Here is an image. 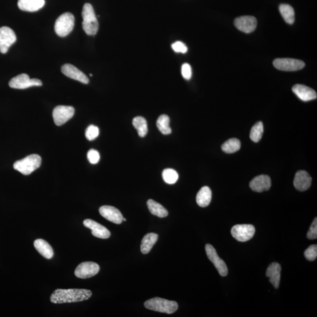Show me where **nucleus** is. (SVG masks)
<instances>
[{
	"instance_id": "0eeeda50",
	"label": "nucleus",
	"mask_w": 317,
	"mask_h": 317,
	"mask_svg": "<svg viewBox=\"0 0 317 317\" xmlns=\"http://www.w3.org/2000/svg\"><path fill=\"white\" fill-rule=\"evenodd\" d=\"M231 235L237 241L245 242L252 239L255 233V228L251 224H237L231 230Z\"/></svg>"
},
{
	"instance_id": "a211bd4d",
	"label": "nucleus",
	"mask_w": 317,
	"mask_h": 317,
	"mask_svg": "<svg viewBox=\"0 0 317 317\" xmlns=\"http://www.w3.org/2000/svg\"><path fill=\"white\" fill-rule=\"evenodd\" d=\"M271 186L270 177L264 174L256 176L250 183V188L256 192L267 191L270 189Z\"/></svg>"
},
{
	"instance_id": "6e6552de",
	"label": "nucleus",
	"mask_w": 317,
	"mask_h": 317,
	"mask_svg": "<svg viewBox=\"0 0 317 317\" xmlns=\"http://www.w3.org/2000/svg\"><path fill=\"white\" fill-rule=\"evenodd\" d=\"M75 109L72 106H59L53 110V121L57 126H61L74 116Z\"/></svg>"
},
{
	"instance_id": "9d476101",
	"label": "nucleus",
	"mask_w": 317,
	"mask_h": 317,
	"mask_svg": "<svg viewBox=\"0 0 317 317\" xmlns=\"http://www.w3.org/2000/svg\"><path fill=\"white\" fill-rule=\"evenodd\" d=\"M100 269V265L97 263L91 262H83L76 268L75 275L79 278H89L97 275Z\"/></svg>"
},
{
	"instance_id": "7ed1b4c3",
	"label": "nucleus",
	"mask_w": 317,
	"mask_h": 317,
	"mask_svg": "<svg viewBox=\"0 0 317 317\" xmlns=\"http://www.w3.org/2000/svg\"><path fill=\"white\" fill-rule=\"evenodd\" d=\"M146 308L155 312L173 314L178 309V304L174 301H169L159 297L149 300L144 304Z\"/></svg>"
},
{
	"instance_id": "ddd939ff",
	"label": "nucleus",
	"mask_w": 317,
	"mask_h": 317,
	"mask_svg": "<svg viewBox=\"0 0 317 317\" xmlns=\"http://www.w3.org/2000/svg\"><path fill=\"white\" fill-rule=\"evenodd\" d=\"M234 25L238 30L243 33L249 34L256 30L258 21L253 16H242L235 19Z\"/></svg>"
},
{
	"instance_id": "f704fd0d",
	"label": "nucleus",
	"mask_w": 317,
	"mask_h": 317,
	"mask_svg": "<svg viewBox=\"0 0 317 317\" xmlns=\"http://www.w3.org/2000/svg\"><path fill=\"white\" fill-rule=\"evenodd\" d=\"M172 48L174 52L177 53H185L188 52V47L181 41H177L173 43Z\"/></svg>"
},
{
	"instance_id": "dca6fc26",
	"label": "nucleus",
	"mask_w": 317,
	"mask_h": 317,
	"mask_svg": "<svg viewBox=\"0 0 317 317\" xmlns=\"http://www.w3.org/2000/svg\"><path fill=\"white\" fill-rule=\"evenodd\" d=\"M83 223L85 227L91 230L92 234L95 237L106 239L110 236V231L106 227L93 220H85Z\"/></svg>"
},
{
	"instance_id": "bb28decb",
	"label": "nucleus",
	"mask_w": 317,
	"mask_h": 317,
	"mask_svg": "<svg viewBox=\"0 0 317 317\" xmlns=\"http://www.w3.org/2000/svg\"><path fill=\"white\" fill-rule=\"evenodd\" d=\"M282 17L288 24H293L295 21V12L294 8L291 5L282 4L279 7Z\"/></svg>"
},
{
	"instance_id": "72a5a7b5",
	"label": "nucleus",
	"mask_w": 317,
	"mask_h": 317,
	"mask_svg": "<svg viewBox=\"0 0 317 317\" xmlns=\"http://www.w3.org/2000/svg\"><path fill=\"white\" fill-rule=\"evenodd\" d=\"M87 157L89 161L92 164H97L100 159L99 152L95 150L89 151Z\"/></svg>"
},
{
	"instance_id": "4be33fe9",
	"label": "nucleus",
	"mask_w": 317,
	"mask_h": 317,
	"mask_svg": "<svg viewBox=\"0 0 317 317\" xmlns=\"http://www.w3.org/2000/svg\"><path fill=\"white\" fill-rule=\"evenodd\" d=\"M35 248L41 256L47 259H51L53 258V251L52 247L50 244L43 239H37L34 243Z\"/></svg>"
},
{
	"instance_id": "9b49d317",
	"label": "nucleus",
	"mask_w": 317,
	"mask_h": 317,
	"mask_svg": "<svg viewBox=\"0 0 317 317\" xmlns=\"http://www.w3.org/2000/svg\"><path fill=\"white\" fill-rule=\"evenodd\" d=\"M17 37L13 30L8 27L0 28V53H5L15 43Z\"/></svg>"
},
{
	"instance_id": "c9c22d12",
	"label": "nucleus",
	"mask_w": 317,
	"mask_h": 317,
	"mask_svg": "<svg viewBox=\"0 0 317 317\" xmlns=\"http://www.w3.org/2000/svg\"><path fill=\"white\" fill-rule=\"evenodd\" d=\"M307 238L310 240L316 239L317 238V218H315L307 233Z\"/></svg>"
},
{
	"instance_id": "f257e3e1",
	"label": "nucleus",
	"mask_w": 317,
	"mask_h": 317,
	"mask_svg": "<svg viewBox=\"0 0 317 317\" xmlns=\"http://www.w3.org/2000/svg\"><path fill=\"white\" fill-rule=\"evenodd\" d=\"M92 295L91 291L86 289H57L51 296L50 300L54 304L81 302L90 299Z\"/></svg>"
},
{
	"instance_id": "4c0bfd02",
	"label": "nucleus",
	"mask_w": 317,
	"mask_h": 317,
	"mask_svg": "<svg viewBox=\"0 0 317 317\" xmlns=\"http://www.w3.org/2000/svg\"><path fill=\"white\" fill-rule=\"evenodd\" d=\"M123 221H126V218L123 217Z\"/></svg>"
},
{
	"instance_id": "393cba45",
	"label": "nucleus",
	"mask_w": 317,
	"mask_h": 317,
	"mask_svg": "<svg viewBox=\"0 0 317 317\" xmlns=\"http://www.w3.org/2000/svg\"><path fill=\"white\" fill-rule=\"evenodd\" d=\"M147 206L151 213L160 218L167 216L168 211L162 205L155 202L154 200L150 199L147 202Z\"/></svg>"
},
{
	"instance_id": "f03ea898",
	"label": "nucleus",
	"mask_w": 317,
	"mask_h": 317,
	"mask_svg": "<svg viewBox=\"0 0 317 317\" xmlns=\"http://www.w3.org/2000/svg\"><path fill=\"white\" fill-rule=\"evenodd\" d=\"M82 16L83 18L82 28L85 33L88 36L96 35L99 28V24L93 5L86 3L82 9Z\"/></svg>"
},
{
	"instance_id": "39448f33",
	"label": "nucleus",
	"mask_w": 317,
	"mask_h": 317,
	"mask_svg": "<svg viewBox=\"0 0 317 317\" xmlns=\"http://www.w3.org/2000/svg\"><path fill=\"white\" fill-rule=\"evenodd\" d=\"M74 16L70 12H65L57 18L55 23V31L58 36L65 37L71 33L74 27Z\"/></svg>"
},
{
	"instance_id": "2eb2a0df",
	"label": "nucleus",
	"mask_w": 317,
	"mask_h": 317,
	"mask_svg": "<svg viewBox=\"0 0 317 317\" xmlns=\"http://www.w3.org/2000/svg\"><path fill=\"white\" fill-rule=\"evenodd\" d=\"M61 71L62 74L66 77L78 81L81 83L88 84L90 81L86 75L75 67V66L69 64V63L63 65L61 68Z\"/></svg>"
},
{
	"instance_id": "20e7f679",
	"label": "nucleus",
	"mask_w": 317,
	"mask_h": 317,
	"mask_svg": "<svg viewBox=\"0 0 317 317\" xmlns=\"http://www.w3.org/2000/svg\"><path fill=\"white\" fill-rule=\"evenodd\" d=\"M41 164V158L36 154L31 155L20 160L15 161L14 169L24 175H29L39 168Z\"/></svg>"
},
{
	"instance_id": "e433bc0d",
	"label": "nucleus",
	"mask_w": 317,
	"mask_h": 317,
	"mask_svg": "<svg viewBox=\"0 0 317 317\" xmlns=\"http://www.w3.org/2000/svg\"><path fill=\"white\" fill-rule=\"evenodd\" d=\"M182 75L183 77L186 79V80H189L192 78V71L191 66L189 63H184L182 66Z\"/></svg>"
},
{
	"instance_id": "aec40b11",
	"label": "nucleus",
	"mask_w": 317,
	"mask_h": 317,
	"mask_svg": "<svg viewBox=\"0 0 317 317\" xmlns=\"http://www.w3.org/2000/svg\"><path fill=\"white\" fill-rule=\"evenodd\" d=\"M281 267L277 263H272L266 271V276L275 288H278L280 283Z\"/></svg>"
},
{
	"instance_id": "2f4dec72",
	"label": "nucleus",
	"mask_w": 317,
	"mask_h": 317,
	"mask_svg": "<svg viewBox=\"0 0 317 317\" xmlns=\"http://www.w3.org/2000/svg\"><path fill=\"white\" fill-rule=\"evenodd\" d=\"M99 134V128L96 126L92 125L88 127L86 132H85V136L88 140L93 141L98 137Z\"/></svg>"
},
{
	"instance_id": "4468645a",
	"label": "nucleus",
	"mask_w": 317,
	"mask_h": 317,
	"mask_svg": "<svg viewBox=\"0 0 317 317\" xmlns=\"http://www.w3.org/2000/svg\"><path fill=\"white\" fill-rule=\"evenodd\" d=\"M100 213L106 220L117 224H121L123 215L118 209L110 206H103L100 208Z\"/></svg>"
},
{
	"instance_id": "58836bf2",
	"label": "nucleus",
	"mask_w": 317,
	"mask_h": 317,
	"mask_svg": "<svg viewBox=\"0 0 317 317\" xmlns=\"http://www.w3.org/2000/svg\"><path fill=\"white\" fill-rule=\"evenodd\" d=\"M90 75L91 76V77H92V76H93V74H90Z\"/></svg>"
},
{
	"instance_id": "f3484780",
	"label": "nucleus",
	"mask_w": 317,
	"mask_h": 317,
	"mask_svg": "<svg viewBox=\"0 0 317 317\" xmlns=\"http://www.w3.org/2000/svg\"><path fill=\"white\" fill-rule=\"evenodd\" d=\"M312 179L305 170L298 171L295 175L294 185L295 188L301 192L306 191L310 188Z\"/></svg>"
},
{
	"instance_id": "5701e85b",
	"label": "nucleus",
	"mask_w": 317,
	"mask_h": 317,
	"mask_svg": "<svg viewBox=\"0 0 317 317\" xmlns=\"http://www.w3.org/2000/svg\"><path fill=\"white\" fill-rule=\"evenodd\" d=\"M212 193L208 186H204L199 190L196 196V202L201 207H207L211 204Z\"/></svg>"
},
{
	"instance_id": "473e14b6",
	"label": "nucleus",
	"mask_w": 317,
	"mask_h": 317,
	"mask_svg": "<svg viewBox=\"0 0 317 317\" xmlns=\"http://www.w3.org/2000/svg\"><path fill=\"white\" fill-rule=\"evenodd\" d=\"M304 256L309 261H315L317 257V246H310L304 252Z\"/></svg>"
},
{
	"instance_id": "423d86ee",
	"label": "nucleus",
	"mask_w": 317,
	"mask_h": 317,
	"mask_svg": "<svg viewBox=\"0 0 317 317\" xmlns=\"http://www.w3.org/2000/svg\"><path fill=\"white\" fill-rule=\"evenodd\" d=\"M43 85L40 79H30L26 74H22L16 76L9 82V86L12 88L24 90L31 87H40Z\"/></svg>"
},
{
	"instance_id": "a878e982",
	"label": "nucleus",
	"mask_w": 317,
	"mask_h": 317,
	"mask_svg": "<svg viewBox=\"0 0 317 317\" xmlns=\"http://www.w3.org/2000/svg\"><path fill=\"white\" fill-rule=\"evenodd\" d=\"M133 125L137 130L138 135L140 137L144 138L147 135L148 132V123L147 120L142 116H137L133 119Z\"/></svg>"
},
{
	"instance_id": "c85d7f7f",
	"label": "nucleus",
	"mask_w": 317,
	"mask_h": 317,
	"mask_svg": "<svg viewBox=\"0 0 317 317\" xmlns=\"http://www.w3.org/2000/svg\"><path fill=\"white\" fill-rule=\"evenodd\" d=\"M169 117L166 115H161L157 120V125L158 130L163 135H169L172 132L169 126Z\"/></svg>"
},
{
	"instance_id": "b1692460",
	"label": "nucleus",
	"mask_w": 317,
	"mask_h": 317,
	"mask_svg": "<svg viewBox=\"0 0 317 317\" xmlns=\"http://www.w3.org/2000/svg\"><path fill=\"white\" fill-rule=\"evenodd\" d=\"M158 239V235L156 233H150L143 238L141 245V252L144 255L151 252L152 247L157 243Z\"/></svg>"
},
{
	"instance_id": "6ab92c4d",
	"label": "nucleus",
	"mask_w": 317,
	"mask_h": 317,
	"mask_svg": "<svg viewBox=\"0 0 317 317\" xmlns=\"http://www.w3.org/2000/svg\"><path fill=\"white\" fill-rule=\"evenodd\" d=\"M292 90L301 100L305 101V102L316 100L317 97L316 92L312 88L306 86V85H295Z\"/></svg>"
},
{
	"instance_id": "cd10ccee",
	"label": "nucleus",
	"mask_w": 317,
	"mask_h": 317,
	"mask_svg": "<svg viewBox=\"0 0 317 317\" xmlns=\"http://www.w3.org/2000/svg\"><path fill=\"white\" fill-rule=\"evenodd\" d=\"M241 148V142L237 138L230 139L224 142L221 149L225 153L233 154L239 151Z\"/></svg>"
},
{
	"instance_id": "c756f323",
	"label": "nucleus",
	"mask_w": 317,
	"mask_h": 317,
	"mask_svg": "<svg viewBox=\"0 0 317 317\" xmlns=\"http://www.w3.org/2000/svg\"><path fill=\"white\" fill-rule=\"evenodd\" d=\"M264 132V126L261 121L258 122L252 127L250 137L254 142H259L261 140Z\"/></svg>"
},
{
	"instance_id": "1a4fd4ad",
	"label": "nucleus",
	"mask_w": 317,
	"mask_h": 317,
	"mask_svg": "<svg viewBox=\"0 0 317 317\" xmlns=\"http://www.w3.org/2000/svg\"><path fill=\"white\" fill-rule=\"evenodd\" d=\"M275 68L284 71L300 70L305 66V63L301 60L293 58H277L273 62Z\"/></svg>"
},
{
	"instance_id": "7c9ffc66",
	"label": "nucleus",
	"mask_w": 317,
	"mask_h": 317,
	"mask_svg": "<svg viewBox=\"0 0 317 317\" xmlns=\"http://www.w3.org/2000/svg\"><path fill=\"white\" fill-rule=\"evenodd\" d=\"M162 177L164 182L169 185H172L178 180L179 174L175 170L166 169L163 171Z\"/></svg>"
},
{
	"instance_id": "412c9836",
	"label": "nucleus",
	"mask_w": 317,
	"mask_h": 317,
	"mask_svg": "<svg viewBox=\"0 0 317 317\" xmlns=\"http://www.w3.org/2000/svg\"><path fill=\"white\" fill-rule=\"evenodd\" d=\"M45 0H18V8L22 11L35 12L40 10L45 5Z\"/></svg>"
},
{
	"instance_id": "f8f14e48",
	"label": "nucleus",
	"mask_w": 317,
	"mask_h": 317,
	"mask_svg": "<svg viewBox=\"0 0 317 317\" xmlns=\"http://www.w3.org/2000/svg\"><path fill=\"white\" fill-rule=\"evenodd\" d=\"M205 250L209 259L213 263L220 275L223 277L226 276L228 274V268L226 263L218 257L214 247L208 244L205 246Z\"/></svg>"
}]
</instances>
